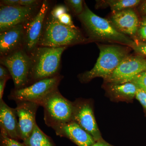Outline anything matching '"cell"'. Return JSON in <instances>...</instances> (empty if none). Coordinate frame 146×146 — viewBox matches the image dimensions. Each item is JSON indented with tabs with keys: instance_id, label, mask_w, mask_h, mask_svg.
<instances>
[{
	"instance_id": "3957f363",
	"label": "cell",
	"mask_w": 146,
	"mask_h": 146,
	"mask_svg": "<svg viewBox=\"0 0 146 146\" xmlns=\"http://www.w3.org/2000/svg\"><path fill=\"white\" fill-rule=\"evenodd\" d=\"M99 56L94 68L78 76L82 83L96 78L105 80L115 70L122 60L129 55V47L117 45H98Z\"/></svg>"
},
{
	"instance_id": "e0dca14e",
	"label": "cell",
	"mask_w": 146,
	"mask_h": 146,
	"mask_svg": "<svg viewBox=\"0 0 146 146\" xmlns=\"http://www.w3.org/2000/svg\"><path fill=\"white\" fill-rule=\"evenodd\" d=\"M108 84V91L115 98L129 100L136 97L138 88L132 82Z\"/></svg>"
},
{
	"instance_id": "f1b7e54d",
	"label": "cell",
	"mask_w": 146,
	"mask_h": 146,
	"mask_svg": "<svg viewBox=\"0 0 146 146\" xmlns=\"http://www.w3.org/2000/svg\"><path fill=\"white\" fill-rule=\"evenodd\" d=\"M39 1L36 0H19V5L23 7L37 6Z\"/></svg>"
},
{
	"instance_id": "cb8c5ba5",
	"label": "cell",
	"mask_w": 146,
	"mask_h": 146,
	"mask_svg": "<svg viewBox=\"0 0 146 146\" xmlns=\"http://www.w3.org/2000/svg\"><path fill=\"white\" fill-rule=\"evenodd\" d=\"M68 7L64 5H58L53 8L50 13V16L54 20H57L58 18L63 13H68Z\"/></svg>"
},
{
	"instance_id": "ba28073f",
	"label": "cell",
	"mask_w": 146,
	"mask_h": 146,
	"mask_svg": "<svg viewBox=\"0 0 146 146\" xmlns=\"http://www.w3.org/2000/svg\"><path fill=\"white\" fill-rule=\"evenodd\" d=\"M146 71V58L141 55H129L105 81L107 83H125Z\"/></svg>"
},
{
	"instance_id": "603a6c76",
	"label": "cell",
	"mask_w": 146,
	"mask_h": 146,
	"mask_svg": "<svg viewBox=\"0 0 146 146\" xmlns=\"http://www.w3.org/2000/svg\"><path fill=\"white\" fill-rule=\"evenodd\" d=\"M1 146H25L23 143H21L17 140L9 138L3 134L0 135Z\"/></svg>"
},
{
	"instance_id": "2e32d148",
	"label": "cell",
	"mask_w": 146,
	"mask_h": 146,
	"mask_svg": "<svg viewBox=\"0 0 146 146\" xmlns=\"http://www.w3.org/2000/svg\"><path fill=\"white\" fill-rule=\"evenodd\" d=\"M24 24L18 25L0 33L1 57L8 55L18 49L24 41Z\"/></svg>"
},
{
	"instance_id": "52a82bcc",
	"label": "cell",
	"mask_w": 146,
	"mask_h": 146,
	"mask_svg": "<svg viewBox=\"0 0 146 146\" xmlns=\"http://www.w3.org/2000/svg\"><path fill=\"white\" fill-rule=\"evenodd\" d=\"M1 65L7 68L13 79L15 89L28 86L31 61L25 50L18 49L8 55L1 57Z\"/></svg>"
},
{
	"instance_id": "8992f818",
	"label": "cell",
	"mask_w": 146,
	"mask_h": 146,
	"mask_svg": "<svg viewBox=\"0 0 146 146\" xmlns=\"http://www.w3.org/2000/svg\"><path fill=\"white\" fill-rule=\"evenodd\" d=\"M63 78V76L59 75L41 80L22 89H13L8 96L9 99L16 102H32L41 106L47 96L58 89Z\"/></svg>"
},
{
	"instance_id": "4dcf8cb0",
	"label": "cell",
	"mask_w": 146,
	"mask_h": 146,
	"mask_svg": "<svg viewBox=\"0 0 146 146\" xmlns=\"http://www.w3.org/2000/svg\"><path fill=\"white\" fill-rule=\"evenodd\" d=\"M92 146H114L108 143L103 139L96 141V143Z\"/></svg>"
},
{
	"instance_id": "9c48e42d",
	"label": "cell",
	"mask_w": 146,
	"mask_h": 146,
	"mask_svg": "<svg viewBox=\"0 0 146 146\" xmlns=\"http://www.w3.org/2000/svg\"><path fill=\"white\" fill-rule=\"evenodd\" d=\"M48 9V2L43 1L37 13L24 24L25 50L30 54L39 46Z\"/></svg>"
},
{
	"instance_id": "7402d4cb",
	"label": "cell",
	"mask_w": 146,
	"mask_h": 146,
	"mask_svg": "<svg viewBox=\"0 0 146 146\" xmlns=\"http://www.w3.org/2000/svg\"><path fill=\"white\" fill-rule=\"evenodd\" d=\"M129 48H131L138 54L146 56V42L134 40Z\"/></svg>"
},
{
	"instance_id": "277c9868",
	"label": "cell",
	"mask_w": 146,
	"mask_h": 146,
	"mask_svg": "<svg viewBox=\"0 0 146 146\" xmlns=\"http://www.w3.org/2000/svg\"><path fill=\"white\" fill-rule=\"evenodd\" d=\"M90 41L77 28L65 26L49 16L44 23L38 46L68 47Z\"/></svg>"
},
{
	"instance_id": "30bf717a",
	"label": "cell",
	"mask_w": 146,
	"mask_h": 146,
	"mask_svg": "<svg viewBox=\"0 0 146 146\" xmlns=\"http://www.w3.org/2000/svg\"><path fill=\"white\" fill-rule=\"evenodd\" d=\"M72 119L94 138L95 141L102 139L98 127L93 106L90 101L86 100H78L73 102Z\"/></svg>"
},
{
	"instance_id": "4fadbf2b",
	"label": "cell",
	"mask_w": 146,
	"mask_h": 146,
	"mask_svg": "<svg viewBox=\"0 0 146 146\" xmlns=\"http://www.w3.org/2000/svg\"><path fill=\"white\" fill-rule=\"evenodd\" d=\"M110 23L121 33L136 36L140 22L132 9L114 12L110 17Z\"/></svg>"
},
{
	"instance_id": "5b68a950",
	"label": "cell",
	"mask_w": 146,
	"mask_h": 146,
	"mask_svg": "<svg viewBox=\"0 0 146 146\" xmlns=\"http://www.w3.org/2000/svg\"><path fill=\"white\" fill-rule=\"evenodd\" d=\"M41 106L44 108L45 123L54 130L72 121L73 102L62 96L58 89L47 96Z\"/></svg>"
},
{
	"instance_id": "83f0119b",
	"label": "cell",
	"mask_w": 146,
	"mask_h": 146,
	"mask_svg": "<svg viewBox=\"0 0 146 146\" xmlns=\"http://www.w3.org/2000/svg\"><path fill=\"white\" fill-rule=\"evenodd\" d=\"M11 77L7 68L2 65L0 66V79H9Z\"/></svg>"
},
{
	"instance_id": "ffe728a7",
	"label": "cell",
	"mask_w": 146,
	"mask_h": 146,
	"mask_svg": "<svg viewBox=\"0 0 146 146\" xmlns=\"http://www.w3.org/2000/svg\"><path fill=\"white\" fill-rule=\"evenodd\" d=\"M127 82L134 84L138 88L146 93V71L129 80L126 82Z\"/></svg>"
},
{
	"instance_id": "ac0fdd59",
	"label": "cell",
	"mask_w": 146,
	"mask_h": 146,
	"mask_svg": "<svg viewBox=\"0 0 146 146\" xmlns=\"http://www.w3.org/2000/svg\"><path fill=\"white\" fill-rule=\"evenodd\" d=\"M25 146H56L52 139L43 132L37 124L30 136L23 141Z\"/></svg>"
},
{
	"instance_id": "4316f807",
	"label": "cell",
	"mask_w": 146,
	"mask_h": 146,
	"mask_svg": "<svg viewBox=\"0 0 146 146\" xmlns=\"http://www.w3.org/2000/svg\"><path fill=\"white\" fill-rule=\"evenodd\" d=\"M136 36L138 38L136 40L146 42V26L140 25Z\"/></svg>"
},
{
	"instance_id": "d6986e66",
	"label": "cell",
	"mask_w": 146,
	"mask_h": 146,
	"mask_svg": "<svg viewBox=\"0 0 146 146\" xmlns=\"http://www.w3.org/2000/svg\"><path fill=\"white\" fill-rule=\"evenodd\" d=\"M109 6L112 12H117L136 7L140 5V0H108L102 1Z\"/></svg>"
},
{
	"instance_id": "f546056e",
	"label": "cell",
	"mask_w": 146,
	"mask_h": 146,
	"mask_svg": "<svg viewBox=\"0 0 146 146\" xmlns=\"http://www.w3.org/2000/svg\"><path fill=\"white\" fill-rule=\"evenodd\" d=\"M7 79H0V100H3V94Z\"/></svg>"
},
{
	"instance_id": "5bb4252c",
	"label": "cell",
	"mask_w": 146,
	"mask_h": 146,
	"mask_svg": "<svg viewBox=\"0 0 146 146\" xmlns=\"http://www.w3.org/2000/svg\"><path fill=\"white\" fill-rule=\"evenodd\" d=\"M1 134L18 141L21 140L15 108L9 106L3 100H0Z\"/></svg>"
},
{
	"instance_id": "9a60e30c",
	"label": "cell",
	"mask_w": 146,
	"mask_h": 146,
	"mask_svg": "<svg viewBox=\"0 0 146 146\" xmlns=\"http://www.w3.org/2000/svg\"><path fill=\"white\" fill-rule=\"evenodd\" d=\"M54 130L57 136L68 138L78 146H92L96 142L89 133L73 121Z\"/></svg>"
},
{
	"instance_id": "8fae6325",
	"label": "cell",
	"mask_w": 146,
	"mask_h": 146,
	"mask_svg": "<svg viewBox=\"0 0 146 146\" xmlns=\"http://www.w3.org/2000/svg\"><path fill=\"white\" fill-rule=\"evenodd\" d=\"M37 6H10L1 5L0 32L25 23L34 16Z\"/></svg>"
},
{
	"instance_id": "d6a6232c",
	"label": "cell",
	"mask_w": 146,
	"mask_h": 146,
	"mask_svg": "<svg viewBox=\"0 0 146 146\" xmlns=\"http://www.w3.org/2000/svg\"><path fill=\"white\" fill-rule=\"evenodd\" d=\"M140 25L146 26V16H144L140 21Z\"/></svg>"
},
{
	"instance_id": "d4e9b609",
	"label": "cell",
	"mask_w": 146,
	"mask_h": 146,
	"mask_svg": "<svg viewBox=\"0 0 146 146\" xmlns=\"http://www.w3.org/2000/svg\"><path fill=\"white\" fill-rule=\"evenodd\" d=\"M57 21L60 23L70 27L72 28H77L73 23L71 15L68 13H63L61 16L58 17Z\"/></svg>"
},
{
	"instance_id": "7a4b0ae2",
	"label": "cell",
	"mask_w": 146,
	"mask_h": 146,
	"mask_svg": "<svg viewBox=\"0 0 146 146\" xmlns=\"http://www.w3.org/2000/svg\"><path fill=\"white\" fill-rule=\"evenodd\" d=\"M67 48L38 46L31 53V65L28 86L41 80L59 75L61 56Z\"/></svg>"
},
{
	"instance_id": "6da1fadb",
	"label": "cell",
	"mask_w": 146,
	"mask_h": 146,
	"mask_svg": "<svg viewBox=\"0 0 146 146\" xmlns=\"http://www.w3.org/2000/svg\"><path fill=\"white\" fill-rule=\"evenodd\" d=\"M78 17L90 41L115 42L129 47L134 42L118 31L109 21L94 13L85 3L83 12Z\"/></svg>"
},
{
	"instance_id": "1f68e13d",
	"label": "cell",
	"mask_w": 146,
	"mask_h": 146,
	"mask_svg": "<svg viewBox=\"0 0 146 146\" xmlns=\"http://www.w3.org/2000/svg\"><path fill=\"white\" fill-rule=\"evenodd\" d=\"M140 11L146 16V1H145L140 7Z\"/></svg>"
},
{
	"instance_id": "7c38bea8",
	"label": "cell",
	"mask_w": 146,
	"mask_h": 146,
	"mask_svg": "<svg viewBox=\"0 0 146 146\" xmlns=\"http://www.w3.org/2000/svg\"><path fill=\"white\" fill-rule=\"evenodd\" d=\"M15 108L18 121L21 140L24 141L31 134L36 124V115L39 106L32 102H17Z\"/></svg>"
},
{
	"instance_id": "44dd1931",
	"label": "cell",
	"mask_w": 146,
	"mask_h": 146,
	"mask_svg": "<svg viewBox=\"0 0 146 146\" xmlns=\"http://www.w3.org/2000/svg\"><path fill=\"white\" fill-rule=\"evenodd\" d=\"M65 2L78 16L83 12L84 4L83 5V1L82 0H67L65 1Z\"/></svg>"
},
{
	"instance_id": "484cf974",
	"label": "cell",
	"mask_w": 146,
	"mask_h": 146,
	"mask_svg": "<svg viewBox=\"0 0 146 146\" xmlns=\"http://www.w3.org/2000/svg\"><path fill=\"white\" fill-rule=\"evenodd\" d=\"M135 97L142 105L146 114V93L138 88Z\"/></svg>"
}]
</instances>
